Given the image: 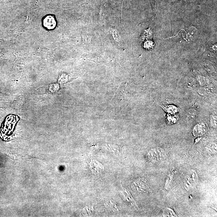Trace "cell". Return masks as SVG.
I'll list each match as a JSON object with an SVG mask.
<instances>
[{"mask_svg": "<svg viewBox=\"0 0 217 217\" xmlns=\"http://www.w3.org/2000/svg\"><path fill=\"white\" fill-rule=\"evenodd\" d=\"M198 180L197 173L194 170L189 172L184 182V187L185 190L189 191L193 188L197 184Z\"/></svg>", "mask_w": 217, "mask_h": 217, "instance_id": "obj_1", "label": "cell"}, {"mask_svg": "<svg viewBox=\"0 0 217 217\" xmlns=\"http://www.w3.org/2000/svg\"><path fill=\"white\" fill-rule=\"evenodd\" d=\"M164 151L161 149H155L149 151L147 154V159L151 162H157L164 157Z\"/></svg>", "mask_w": 217, "mask_h": 217, "instance_id": "obj_2", "label": "cell"}, {"mask_svg": "<svg viewBox=\"0 0 217 217\" xmlns=\"http://www.w3.org/2000/svg\"><path fill=\"white\" fill-rule=\"evenodd\" d=\"M119 192L122 198L125 202L136 209H139L136 202L133 199L129 191L125 188H122Z\"/></svg>", "mask_w": 217, "mask_h": 217, "instance_id": "obj_3", "label": "cell"}, {"mask_svg": "<svg viewBox=\"0 0 217 217\" xmlns=\"http://www.w3.org/2000/svg\"><path fill=\"white\" fill-rule=\"evenodd\" d=\"M132 186L133 189L138 192H147L149 188L147 180L143 178H140L133 182Z\"/></svg>", "mask_w": 217, "mask_h": 217, "instance_id": "obj_4", "label": "cell"}, {"mask_svg": "<svg viewBox=\"0 0 217 217\" xmlns=\"http://www.w3.org/2000/svg\"><path fill=\"white\" fill-rule=\"evenodd\" d=\"M89 167L93 173L96 175L101 173L104 170L103 165L96 160H91L89 162Z\"/></svg>", "mask_w": 217, "mask_h": 217, "instance_id": "obj_5", "label": "cell"}, {"mask_svg": "<svg viewBox=\"0 0 217 217\" xmlns=\"http://www.w3.org/2000/svg\"><path fill=\"white\" fill-rule=\"evenodd\" d=\"M44 25L47 28H54L56 25L55 19L51 16H48L44 20Z\"/></svg>", "mask_w": 217, "mask_h": 217, "instance_id": "obj_6", "label": "cell"}, {"mask_svg": "<svg viewBox=\"0 0 217 217\" xmlns=\"http://www.w3.org/2000/svg\"><path fill=\"white\" fill-rule=\"evenodd\" d=\"M105 207L111 210L114 211V212H119V206L113 201H108L105 204Z\"/></svg>", "mask_w": 217, "mask_h": 217, "instance_id": "obj_7", "label": "cell"}, {"mask_svg": "<svg viewBox=\"0 0 217 217\" xmlns=\"http://www.w3.org/2000/svg\"><path fill=\"white\" fill-rule=\"evenodd\" d=\"M163 216L164 217H176L177 214L175 213L173 210L170 208L165 209L163 213Z\"/></svg>", "mask_w": 217, "mask_h": 217, "instance_id": "obj_8", "label": "cell"}, {"mask_svg": "<svg viewBox=\"0 0 217 217\" xmlns=\"http://www.w3.org/2000/svg\"><path fill=\"white\" fill-rule=\"evenodd\" d=\"M154 43L153 41H152L151 40H148V41H147L145 43L144 47L148 49H150L152 48L153 46H154Z\"/></svg>", "mask_w": 217, "mask_h": 217, "instance_id": "obj_9", "label": "cell"}]
</instances>
